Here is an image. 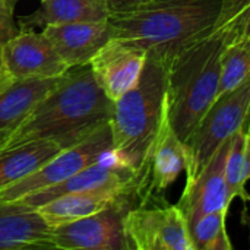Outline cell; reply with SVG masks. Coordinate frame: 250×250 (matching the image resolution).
I'll return each instance as SVG.
<instances>
[{"label": "cell", "mask_w": 250, "mask_h": 250, "mask_svg": "<svg viewBox=\"0 0 250 250\" xmlns=\"http://www.w3.org/2000/svg\"><path fill=\"white\" fill-rule=\"evenodd\" d=\"M15 82V79L10 76V73L7 72L4 63H3V57H1V51H0V94L3 91H6L12 83Z\"/></svg>", "instance_id": "cell-25"}, {"label": "cell", "mask_w": 250, "mask_h": 250, "mask_svg": "<svg viewBox=\"0 0 250 250\" xmlns=\"http://www.w3.org/2000/svg\"><path fill=\"white\" fill-rule=\"evenodd\" d=\"M133 208L130 196L117 190H88V192H72L57 196L35 209L51 227H57L66 223L76 221L79 218L101 212L111 207Z\"/></svg>", "instance_id": "cell-15"}, {"label": "cell", "mask_w": 250, "mask_h": 250, "mask_svg": "<svg viewBox=\"0 0 250 250\" xmlns=\"http://www.w3.org/2000/svg\"><path fill=\"white\" fill-rule=\"evenodd\" d=\"M110 9L105 0H40V7L19 19L21 29H34L72 22L105 21Z\"/></svg>", "instance_id": "cell-16"}, {"label": "cell", "mask_w": 250, "mask_h": 250, "mask_svg": "<svg viewBox=\"0 0 250 250\" xmlns=\"http://www.w3.org/2000/svg\"><path fill=\"white\" fill-rule=\"evenodd\" d=\"M0 51L15 81L57 78L70 70L42 31L21 29L0 44Z\"/></svg>", "instance_id": "cell-9"}, {"label": "cell", "mask_w": 250, "mask_h": 250, "mask_svg": "<svg viewBox=\"0 0 250 250\" xmlns=\"http://www.w3.org/2000/svg\"><path fill=\"white\" fill-rule=\"evenodd\" d=\"M126 207L117 205L101 212L51 229L54 249L127 250L122 218Z\"/></svg>", "instance_id": "cell-11"}, {"label": "cell", "mask_w": 250, "mask_h": 250, "mask_svg": "<svg viewBox=\"0 0 250 250\" xmlns=\"http://www.w3.org/2000/svg\"><path fill=\"white\" fill-rule=\"evenodd\" d=\"M248 78H250V38H239L224 50L217 97L237 88Z\"/></svg>", "instance_id": "cell-21"}, {"label": "cell", "mask_w": 250, "mask_h": 250, "mask_svg": "<svg viewBox=\"0 0 250 250\" xmlns=\"http://www.w3.org/2000/svg\"><path fill=\"white\" fill-rule=\"evenodd\" d=\"M248 152H249V179H250V117H249V127H248Z\"/></svg>", "instance_id": "cell-27"}, {"label": "cell", "mask_w": 250, "mask_h": 250, "mask_svg": "<svg viewBox=\"0 0 250 250\" xmlns=\"http://www.w3.org/2000/svg\"><path fill=\"white\" fill-rule=\"evenodd\" d=\"M111 111L113 101L98 86L89 64L72 67L15 129L0 138V151L40 139L73 145L108 122Z\"/></svg>", "instance_id": "cell-2"}, {"label": "cell", "mask_w": 250, "mask_h": 250, "mask_svg": "<svg viewBox=\"0 0 250 250\" xmlns=\"http://www.w3.org/2000/svg\"><path fill=\"white\" fill-rule=\"evenodd\" d=\"M41 31L70 69L89 64L97 51L111 38L108 19L53 25Z\"/></svg>", "instance_id": "cell-13"}, {"label": "cell", "mask_w": 250, "mask_h": 250, "mask_svg": "<svg viewBox=\"0 0 250 250\" xmlns=\"http://www.w3.org/2000/svg\"><path fill=\"white\" fill-rule=\"evenodd\" d=\"M122 224L127 250H192L188 221L177 205L130 208Z\"/></svg>", "instance_id": "cell-7"}, {"label": "cell", "mask_w": 250, "mask_h": 250, "mask_svg": "<svg viewBox=\"0 0 250 250\" xmlns=\"http://www.w3.org/2000/svg\"><path fill=\"white\" fill-rule=\"evenodd\" d=\"M16 32L18 31H16L15 23H13V16L6 12L3 1L0 0V44L4 42L12 35H15Z\"/></svg>", "instance_id": "cell-23"}, {"label": "cell", "mask_w": 250, "mask_h": 250, "mask_svg": "<svg viewBox=\"0 0 250 250\" xmlns=\"http://www.w3.org/2000/svg\"><path fill=\"white\" fill-rule=\"evenodd\" d=\"M233 29L236 34V40L250 38V3L234 18Z\"/></svg>", "instance_id": "cell-22"}, {"label": "cell", "mask_w": 250, "mask_h": 250, "mask_svg": "<svg viewBox=\"0 0 250 250\" xmlns=\"http://www.w3.org/2000/svg\"><path fill=\"white\" fill-rule=\"evenodd\" d=\"M186 161V145L171 127L164 107L158 133L149 151L146 164L138 177L135 193L136 207L163 201L166 189L176 182L182 171H185Z\"/></svg>", "instance_id": "cell-8"}, {"label": "cell", "mask_w": 250, "mask_h": 250, "mask_svg": "<svg viewBox=\"0 0 250 250\" xmlns=\"http://www.w3.org/2000/svg\"><path fill=\"white\" fill-rule=\"evenodd\" d=\"M248 127H249V119L230 138V145H229V151L226 157L224 174H226L229 198L231 202L236 198H242L245 202H250V195L246 192V183L248 180H250Z\"/></svg>", "instance_id": "cell-19"}, {"label": "cell", "mask_w": 250, "mask_h": 250, "mask_svg": "<svg viewBox=\"0 0 250 250\" xmlns=\"http://www.w3.org/2000/svg\"><path fill=\"white\" fill-rule=\"evenodd\" d=\"M146 59L145 48L129 41L110 38L91 59L89 67L98 86L114 103L139 82Z\"/></svg>", "instance_id": "cell-10"}, {"label": "cell", "mask_w": 250, "mask_h": 250, "mask_svg": "<svg viewBox=\"0 0 250 250\" xmlns=\"http://www.w3.org/2000/svg\"><path fill=\"white\" fill-rule=\"evenodd\" d=\"M1 1H3V6H4L6 12H7L9 15H12V16H13L15 6H16V3H18L19 0H1Z\"/></svg>", "instance_id": "cell-26"}, {"label": "cell", "mask_w": 250, "mask_h": 250, "mask_svg": "<svg viewBox=\"0 0 250 250\" xmlns=\"http://www.w3.org/2000/svg\"><path fill=\"white\" fill-rule=\"evenodd\" d=\"M54 249L51 227L35 208L0 202V250Z\"/></svg>", "instance_id": "cell-14"}, {"label": "cell", "mask_w": 250, "mask_h": 250, "mask_svg": "<svg viewBox=\"0 0 250 250\" xmlns=\"http://www.w3.org/2000/svg\"><path fill=\"white\" fill-rule=\"evenodd\" d=\"M113 145L110 120L98 126L79 142L62 149L37 171L0 190V202H18L19 199L59 185L95 163L100 154Z\"/></svg>", "instance_id": "cell-6"}, {"label": "cell", "mask_w": 250, "mask_h": 250, "mask_svg": "<svg viewBox=\"0 0 250 250\" xmlns=\"http://www.w3.org/2000/svg\"><path fill=\"white\" fill-rule=\"evenodd\" d=\"M230 208H223L188 223L192 250H231L226 220Z\"/></svg>", "instance_id": "cell-20"}, {"label": "cell", "mask_w": 250, "mask_h": 250, "mask_svg": "<svg viewBox=\"0 0 250 250\" xmlns=\"http://www.w3.org/2000/svg\"><path fill=\"white\" fill-rule=\"evenodd\" d=\"M62 76L15 81L3 91L0 94V138L15 129L57 86Z\"/></svg>", "instance_id": "cell-18"}, {"label": "cell", "mask_w": 250, "mask_h": 250, "mask_svg": "<svg viewBox=\"0 0 250 250\" xmlns=\"http://www.w3.org/2000/svg\"><path fill=\"white\" fill-rule=\"evenodd\" d=\"M167 89V63L148 54L139 82L113 103L110 117L113 148L144 170L158 133Z\"/></svg>", "instance_id": "cell-4"}, {"label": "cell", "mask_w": 250, "mask_h": 250, "mask_svg": "<svg viewBox=\"0 0 250 250\" xmlns=\"http://www.w3.org/2000/svg\"><path fill=\"white\" fill-rule=\"evenodd\" d=\"M148 0H105L110 13H117V12H125V10H130L133 7H138L144 3H146Z\"/></svg>", "instance_id": "cell-24"}, {"label": "cell", "mask_w": 250, "mask_h": 250, "mask_svg": "<svg viewBox=\"0 0 250 250\" xmlns=\"http://www.w3.org/2000/svg\"><path fill=\"white\" fill-rule=\"evenodd\" d=\"M250 0H148L110 13L111 38L133 42L166 63L188 45L221 28Z\"/></svg>", "instance_id": "cell-1"}, {"label": "cell", "mask_w": 250, "mask_h": 250, "mask_svg": "<svg viewBox=\"0 0 250 250\" xmlns=\"http://www.w3.org/2000/svg\"><path fill=\"white\" fill-rule=\"evenodd\" d=\"M70 144L59 139H40L0 151V190L37 171L44 163Z\"/></svg>", "instance_id": "cell-17"}, {"label": "cell", "mask_w": 250, "mask_h": 250, "mask_svg": "<svg viewBox=\"0 0 250 250\" xmlns=\"http://www.w3.org/2000/svg\"><path fill=\"white\" fill-rule=\"evenodd\" d=\"M234 18L167 62L166 110L171 127L183 142L217 97L223 54L236 40Z\"/></svg>", "instance_id": "cell-3"}, {"label": "cell", "mask_w": 250, "mask_h": 250, "mask_svg": "<svg viewBox=\"0 0 250 250\" xmlns=\"http://www.w3.org/2000/svg\"><path fill=\"white\" fill-rule=\"evenodd\" d=\"M250 78L237 88L217 97L201 117L186 145V180H193L209 163L217 149L249 119Z\"/></svg>", "instance_id": "cell-5"}, {"label": "cell", "mask_w": 250, "mask_h": 250, "mask_svg": "<svg viewBox=\"0 0 250 250\" xmlns=\"http://www.w3.org/2000/svg\"><path fill=\"white\" fill-rule=\"evenodd\" d=\"M229 145L230 139L217 149L209 163L193 180H186V188L176 205L180 208L188 223L201 215L230 208L231 201L229 198L224 174Z\"/></svg>", "instance_id": "cell-12"}]
</instances>
